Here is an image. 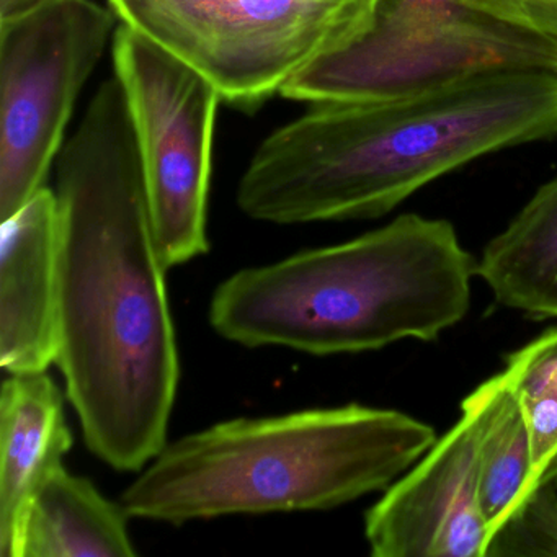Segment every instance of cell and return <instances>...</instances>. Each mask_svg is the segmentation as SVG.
I'll return each instance as SVG.
<instances>
[{
	"label": "cell",
	"instance_id": "obj_16",
	"mask_svg": "<svg viewBox=\"0 0 557 557\" xmlns=\"http://www.w3.org/2000/svg\"><path fill=\"white\" fill-rule=\"evenodd\" d=\"M557 557V488L541 484L492 534L485 557Z\"/></svg>",
	"mask_w": 557,
	"mask_h": 557
},
{
	"label": "cell",
	"instance_id": "obj_3",
	"mask_svg": "<svg viewBox=\"0 0 557 557\" xmlns=\"http://www.w3.org/2000/svg\"><path fill=\"white\" fill-rule=\"evenodd\" d=\"M475 269L451 223L403 214L348 243L233 273L208 319L233 344L318 357L435 341L468 314Z\"/></svg>",
	"mask_w": 557,
	"mask_h": 557
},
{
	"label": "cell",
	"instance_id": "obj_10",
	"mask_svg": "<svg viewBox=\"0 0 557 557\" xmlns=\"http://www.w3.org/2000/svg\"><path fill=\"white\" fill-rule=\"evenodd\" d=\"M57 195L41 188L0 230V364L44 373L58 355Z\"/></svg>",
	"mask_w": 557,
	"mask_h": 557
},
{
	"label": "cell",
	"instance_id": "obj_4",
	"mask_svg": "<svg viewBox=\"0 0 557 557\" xmlns=\"http://www.w3.org/2000/svg\"><path fill=\"white\" fill-rule=\"evenodd\" d=\"M436 440L407 413L360 404L226 420L168 442L122 504L171 524L331 510L386 491Z\"/></svg>",
	"mask_w": 557,
	"mask_h": 557
},
{
	"label": "cell",
	"instance_id": "obj_20",
	"mask_svg": "<svg viewBox=\"0 0 557 557\" xmlns=\"http://www.w3.org/2000/svg\"><path fill=\"white\" fill-rule=\"evenodd\" d=\"M449 2H458V4L469 5V8L478 9V11L485 12V14H491V5H488L487 0H449Z\"/></svg>",
	"mask_w": 557,
	"mask_h": 557
},
{
	"label": "cell",
	"instance_id": "obj_19",
	"mask_svg": "<svg viewBox=\"0 0 557 557\" xmlns=\"http://www.w3.org/2000/svg\"><path fill=\"white\" fill-rule=\"evenodd\" d=\"M553 485V487L557 488V456L554 458V461L550 462L547 471L544 472L543 478H541L540 484Z\"/></svg>",
	"mask_w": 557,
	"mask_h": 557
},
{
	"label": "cell",
	"instance_id": "obj_12",
	"mask_svg": "<svg viewBox=\"0 0 557 557\" xmlns=\"http://www.w3.org/2000/svg\"><path fill=\"white\" fill-rule=\"evenodd\" d=\"M125 505L64 466L47 479L28 511L22 557H133Z\"/></svg>",
	"mask_w": 557,
	"mask_h": 557
},
{
	"label": "cell",
	"instance_id": "obj_17",
	"mask_svg": "<svg viewBox=\"0 0 557 557\" xmlns=\"http://www.w3.org/2000/svg\"><path fill=\"white\" fill-rule=\"evenodd\" d=\"M492 15L557 41V0H488Z\"/></svg>",
	"mask_w": 557,
	"mask_h": 557
},
{
	"label": "cell",
	"instance_id": "obj_9",
	"mask_svg": "<svg viewBox=\"0 0 557 557\" xmlns=\"http://www.w3.org/2000/svg\"><path fill=\"white\" fill-rule=\"evenodd\" d=\"M364 536L374 557H485L492 531L465 412L367 511Z\"/></svg>",
	"mask_w": 557,
	"mask_h": 557
},
{
	"label": "cell",
	"instance_id": "obj_8",
	"mask_svg": "<svg viewBox=\"0 0 557 557\" xmlns=\"http://www.w3.org/2000/svg\"><path fill=\"white\" fill-rule=\"evenodd\" d=\"M135 129L156 243L165 269L210 249V198L216 87L135 28L119 24L112 41Z\"/></svg>",
	"mask_w": 557,
	"mask_h": 557
},
{
	"label": "cell",
	"instance_id": "obj_1",
	"mask_svg": "<svg viewBox=\"0 0 557 557\" xmlns=\"http://www.w3.org/2000/svg\"><path fill=\"white\" fill-rule=\"evenodd\" d=\"M57 364L90 451L139 472L168 445L177 337L122 84H100L57 159Z\"/></svg>",
	"mask_w": 557,
	"mask_h": 557
},
{
	"label": "cell",
	"instance_id": "obj_11",
	"mask_svg": "<svg viewBox=\"0 0 557 557\" xmlns=\"http://www.w3.org/2000/svg\"><path fill=\"white\" fill-rule=\"evenodd\" d=\"M60 387L44 373L11 374L0 391V556L22 557L28 511L73 446Z\"/></svg>",
	"mask_w": 557,
	"mask_h": 557
},
{
	"label": "cell",
	"instance_id": "obj_13",
	"mask_svg": "<svg viewBox=\"0 0 557 557\" xmlns=\"http://www.w3.org/2000/svg\"><path fill=\"white\" fill-rule=\"evenodd\" d=\"M475 275L507 308L557 318V177L482 252Z\"/></svg>",
	"mask_w": 557,
	"mask_h": 557
},
{
	"label": "cell",
	"instance_id": "obj_15",
	"mask_svg": "<svg viewBox=\"0 0 557 557\" xmlns=\"http://www.w3.org/2000/svg\"><path fill=\"white\" fill-rule=\"evenodd\" d=\"M504 374L527 420L537 487L557 456V327L508 355Z\"/></svg>",
	"mask_w": 557,
	"mask_h": 557
},
{
	"label": "cell",
	"instance_id": "obj_14",
	"mask_svg": "<svg viewBox=\"0 0 557 557\" xmlns=\"http://www.w3.org/2000/svg\"><path fill=\"white\" fill-rule=\"evenodd\" d=\"M461 412L474 426L479 497L494 534L536 487L530 432L504 371L475 387Z\"/></svg>",
	"mask_w": 557,
	"mask_h": 557
},
{
	"label": "cell",
	"instance_id": "obj_7",
	"mask_svg": "<svg viewBox=\"0 0 557 557\" xmlns=\"http://www.w3.org/2000/svg\"><path fill=\"white\" fill-rule=\"evenodd\" d=\"M116 22L96 0H41L0 17V220L45 187Z\"/></svg>",
	"mask_w": 557,
	"mask_h": 557
},
{
	"label": "cell",
	"instance_id": "obj_2",
	"mask_svg": "<svg viewBox=\"0 0 557 557\" xmlns=\"http://www.w3.org/2000/svg\"><path fill=\"white\" fill-rule=\"evenodd\" d=\"M557 136V73L505 71L386 102L315 103L263 139L239 210L272 224L383 216L502 149Z\"/></svg>",
	"mask_w": 557,
	"mask_h": 557
},
{
	"label": "cell",
	"instance_id": "obj_18",
	"mask_svg": "<svg viewBox=\"0 0 557 557\" xmlns=\"http://www.w3.org/2000/svg\"><path fill=\"white\" fill-rule=\"evenodd\" d=\"M38 2H41V0H0V17L17 14V12L32 8Z\"/></svg>",
	"mask_w": 557,
	"mask_h": 557
},
{
	"label": "cell",
	"instance_id": "obj_6",
	"mask_svg": "<svg viewBox=\"0 0 557 557\" xmlns=\"http://www.w3.org/2000/svg\"><path fill=\"white\" fill-rule=\"evenodd\" d=\"M135 28L207 77L223 102L259 109L322 57L354 44L380 0H109Z\"/></svg>",
	"mask_w": 557,
	"mask_h": 557
},
{
	"label": "cell",
	"instance_id": "obj_5",
	"mask_svg": "<svg viewBox=\"0 0 557 557\" xmlns=\"http://www.w3.org/2000/svg\"><path fill=\"white\" fill-rule=\"evenodd\" d=\"M505 71L557 73V41L449 0H380L367 34L293 77L296 102H386Z\"/></svg>",
	"mask_w": 557,
	"mask_h": 557
}]
</instances>
